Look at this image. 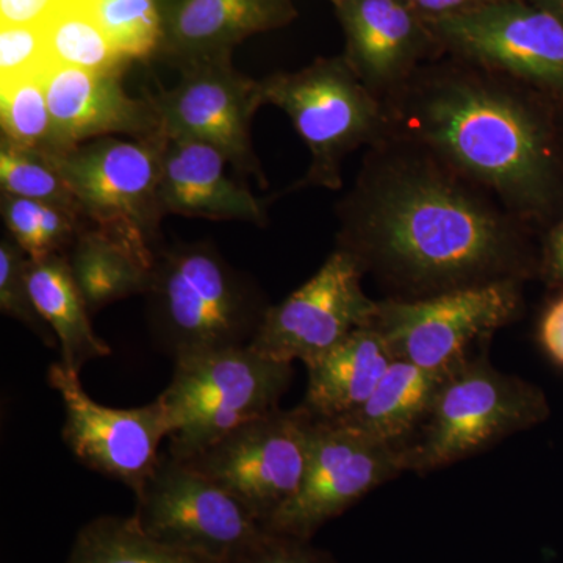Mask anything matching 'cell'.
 Here are the masks:
<instances>
[{"label": "cell", "instance_id": "cell-1", "mask_svg": "<svg viewBox=\"0 0 563 563\" xmlns=\"http://www.w3.org/2000/svg\"><path fill=\"white\" fill-rule=\"evenodd\" d=\"M336 218V250L351 254L391 299L525 282L536 272L531 225L409 141L390 136L366 150Z\"/></svg>", "mask_w": 563, "mask_h": 563}, {"label": "cell", "instance_id": "cell-2", "mask_svg": "<svg viewBox=\"0 0 563 563\" xmlns=\"http://www.w3.org/2000/svg\"><path fill=\"white\" fill-rule=\"evenodd\" d=\"M543 99L550 98L450 57L426 63L384 106L393 139L431 152L532 225L548 220L563 198V169Z\"/></svg>", "mask_w": 563, "mask_h": 563}, {"label": "cell", "instance_id": "cell-3", "mask_svg": "<svg viewBox=\"0 0 563 563\" xmlns=\"http://www.w3.org/2000/svg\"><path fill=\"white\" fill-rule=\"evenodd\" d=\"M152 340L174 362L250 346L272 303L213 243L158 247L146 291Z\"/></svg>", "mask_w": 563, "mask_h": 563}, {"label": "cell", "instance_id": "cell-4", "mask_svg": "<svg viewBox=\"0 0 563 563\" xmlns=\"http://www.w3.org/2000/svg\"><path fill=\"white\" fill-rule=\"evenodd\" d=\"M261 96L263 106L277 107L290 118L312 155L306 176L291 190H340L343 163L352 152L390 136L383 99L365 87L343 55L273 74L261 80Z\"/></svg>", "mask_w": 563, "mask_h": 563}, {"label": "cell", "instance_id": "cell-5", "mask_svg": "<svg viewBox=\"0 0 563 563\" xmlns=\"http://www.w3.org/2000/svg\"><path fill=\"white\" fill-rule=\"evenodd\" d=\"M548 415L550 406L539 387L493 368L487 354L466 357L444 379L407 446V472H433L472 457Z\"/></svg>", "mask_w": 563, "mask_h": 563}, {"label": "cell", "instance_id": "cell-6", "mask_svg": "<svg viewBox=\"0 0 563 563\" xmlns=\"http://www.w3.org/2000/svg\"><path fill=\"white\" fill-rule=\"evenodd\" d=\"M292 363L232 347L174 362L172 383L158 398L172 417L166 453L190 459L252 418L279 407Z\"/></svg>", "mask_w": 563, "mask_h": 563}, {"label": "cell", "instance_id": "cell-7", "mask_svg": "<svg viewBox=\"0 0 563 563\" xmlns=\"http://www.w3.org/2000/svg\"><path fill=\"white\" fill-rule=\"evenodd\" d=\"M165 141L162 132L131 140L106 136L46 157L88 224L155 254L165 217L158 198Z\"/></svg>", "mask_w": 563, "mask_h": 563}, {"label": "cell", "instance_id": "cell-8", "mask_svg": "<svg viewBox=\"0 0 563 563\" xmlns=\"http://www.w3.org/2000/svg\"><path fill=\"white\" fill-rule=\"evenodd\" d=\"M135 499L132 515L144 532L217 562L239 563L269 532L231 493L169 453Z\"/></svg>", "mask_w": 563, "mask_h": 563}, {"label": "cell", "instance_id": "cell-9", "mask_svg": "<svg viewBox=\"0 0 563 563\" xmlns=\"http://www.w3.org/2000/svg\"><path fill=\"white\" fill-rule=\"evenodd\" d=\"M440 51L563 102V22L531 0L428 21Z\"/></svg>", "mask_w": 563, "mask_h": 563}, {"label": "cell", "instance_id": "cell-10", "mask_svg": "<svg viewBox=\"0 0 563 563\" xmlns=\"http://www.w3.org/2000/svg\"><path fill=\"white\" fill-rule=\"evenodd\" d=\"M523 282L501 280L429 298H387L377 303L373 328L393 357L428 369H451L470 357L477 340L517 320L523 307Z\"/></svg>", "mask_w": 563, "mask_h": 563}, {"label": "cell", "instance_id": "cell-11", "mask_svg": "<svg viewBox=\"0 0 563 563\" xmlns=\"http://www.w3.org/2000/svg\"><path fill=\"white\" fill-rule=\"evenodd\" d=\"M404 472L407 462L401 448L342 421L313 417L302 483L266 529L310 540L332 518Z\"/></svg>", "mask_w": 563, "mask_h": 563}, {"label": "cell", "instance_id": "cell-12", "mask_svg": "<svg viewBox=\"0 0 563 563\" xmlns=\"http://www.w3.org/2000/svg\"><path fill=\"white\" fill-rule=\"evenodd\" d=\"M312 420L302 406L277 407L181 461L231 493L266 528L302 483Z\"/></svg>", "mask_w": 563, "mask_h": 563}, {"label": "cell", "instance_id": "cell-13", "mask_svg": "<svg viewBox=\"0 0 563 563\" xmlns=\"http://www.w3.org/2000/svg\"><path fill=\"white\" fill-rule=\"evenodd\" d=\"M79 376L62 362L47 372V383L65 407L63 440L81 465L136 495L161 462L172 417L161 398L135 409L102 406L85 391Z\"/></svg>", "mask_w": 563, "mask_h": 563}, {"label": "cell", "instance_id": "cell-14", "mask_svg": "<svg viewBox=\"0 0 563 563\" xmlns=\"http://www.w3.org/2000/svg\"><path fill=\"white\" fill-rule=\"evenodd\" d=\"M362 266L335 250L312 279L266 312L252 350L274 361L309 365L350 333L372 325L377 303L363 290Z\"/></svg>", "mask_w": 563, "mask_h": 563}, {"label": "cell", "instance_id": "cell-15", "mask_svg": "<svg viewBox=\"0 0 563 563\" xmlns=\"http://www.w3.org/2000/svg\"><path fill=\"white\" fill-rule=\"evenodd\" d=\"M180 73L172 90L150 96L163 135L210 144L236 172L266 187L251 140L252 118L263 107L261 80L233 68L232 57L191 63Z\"/></svg>", "mask_w": 563, "mask_h": 563}, {"label": "cell", "instance_id": "cell-16", "mask_svg": "<svg viewBox=\"0 0 563 563\" xmlns=\"http://www.w3.org/2000/svg\"><path fill=\"white\" fill-rule=\"evenodd\" d=\"M344 60L377 98L401 90L440 51L428 21L409 0H342Z\"/></svg>", "mask_w": 563, "mask_h": 563}, {"label": "cell", "instance_id": "cell-17", "mask_svg": "<svg viewBox=\"0 0 563 563\" xmlns=\"http://www.w3.org/2000/svg\"><path fill=\"white\" fill-rule=\"evenodd\" d=\"M121 77L122 74L92 73L55 63L47 66L43 84L58 154L106 136L141 139L161 132L150 96L131 98Z\"/></svg>", "mask_w": 563, "mask_h": 563}, {"label": "cell", "instance_id": "cell-18", "mask_svg": "<svg viewBox=\"0 0 563 563\" xmlns=\"http://www.w3.org/2000/svg\"><path fill=\"white\" fill-rule=\"evenodd\" d=\"M229 165L225 155L210 144L166 136L158 184L163 214L244 221L265 228V203L229 176Z\"/></svg>", "mask_w": 563, "mask_h": 563}, {"label": "cell", "instance_id": "cell-19", "mask_svg": "<svg viewBox=\"0 0 563 563\" xmlns=\"http://www.w3.org/2000/svg\"><path fill=\"white\" fill-rule=\"evenodd\" d=\"M292 0H181L166 20L162 52L177 66L232 57L242 41L296 20Z\"/></svg>", "mask_w": 563, "mask_h": 563}, {"label": "cell", "instance_id": "cell-20", "mask_svg": "<svg viewBox=\"0 0 563 563\" xmlns=\"http://www.w3.org/2000/svg\"><path fill=\"white\" fill-rule=\"evenodd\" d=\"M395 361L373 325L350 333L342 343L306 365L307 390L301 406L321 420H340L361 409Z\"/></svg>", "mask_w": 563, "mask_h": 563}, {"label": "cell", "instance_id": "cell-21", "mask_svg": "<svg viewBox=\"0 0 563 563\" xmlns=\"http://www.w3.org/2000/svg\"><path fill=\"white\" fill-rule=\"evenodd\" d=\"M454 368L428 369L395 358L361 409L336 421L406 451Z\"/></svg>", "mask_w": 563, "mask_h": 563}, {"label": "cell", "instance_id": "cell-22", "mask_svg": "<svg viewBox=\"0 0 563 563\" xmlns=\"http://www.w3.org/2000/svg\"><path fill=\"white\" fill-rule=\"evenodd\" d=\"M155 254L87 222L68 252V261L88 312L95 314L110 303L146 295Z\"/></svg>", "mask_w": 563, "mask_h": 563}, {"label": "cell", "instance_id": "cell-23", "mask_svg": "<svg viewBox=\"0 0 563 563\" xmlns=\"http://www.w3.org/2000/svg\"><path fill=\"white\" fill-rule=\"evenodd\" d=\"M29 284L41 318L57 336L63 365L80 374L87 363L111 354L109 344L92 329L68 255L31 261Z\"/></svg>", "mask_w": 563, "mask_h": 563}, {"label": "cell", "instance_id": "cell-24", "mask_svg": "<svg viewBox=\"0 0 563 563\" xmlns=\"http://www.w3.org/2000/svg\"><path fill=\"white\" fill-rule=\"evenodd\" d=\"M66 563H222L158 542L135 517L102 515L77 533Z\"/></svg>", "mask_w": 563, "mask_h": 563}, {"label": "cell", "instance_id": "cell-25", "mask_svg": "<svg viewBox=\"0 0 563 563\" xmlns=\"http://www.w3.org/2000/svg\"><path fill=\"white\" fill-rule=\"evenodd\" d=\"M41 27L55 65L109 74L128 68L129 62L103 32L92 0H63Z\"/></svg>", "mask_w": 563, "mask_h": 563}, {"label": "cell", "instance_id": "cell-26", "mask_svg": "<svg viewBox=\"0 0 563 563\" xmlns=\"http://www.w3.org/2000/svg\"><path fill=\"white\" fill-rule=\"evenodd\" d=\"M0 211L7 232L31 261L68 255L87 221L77 211L2 192Z\"/></svg>", "mask_w": 563, "mask_h": 563}, {"label": "cell", "instance_id": "cell-27", "mask_svg": "<svg viewBox=\"0 0 563 563\" xmlns=\"http://www.w3.org/2000/svg\"><path fill=\"white\" fill-rule=\"evenodd\" d=\"M2 140L22 150L58 154L43 74L0 84Z\"/></svg>", "mask_w": 563, "mask_h": 563}, {"label": "cell", "instance_id": "cell-28", "mask_svg": "<svg viewBox=\"0 0 563 563\" xmlns=\"http://www.w3.org/2000/svg\"><path fill=\"white\" fill-rule=\"evenodd\" d=\"M92 9L114 49L129 63L162 52L166 20L157 0H92Z\"/></svg>", "mask_w": 563, "mask_h": 563}, {"label": "cell", "instance_id": "cell-29", "mask_svg": "<svg viewBox=\"0 0 563 563\" xmlns=\"http://www.w3.org/2000/svg\"><path fill=\"white\" fill-rule=\"evenodd\" d=\"M0 188L5 195L52 203L80 214L76 198L49 158L5 140H0Z\"/></svg>", "mask_w": 563, "mask_h": 563}, {"label": "cell", "instance_id": "cell-30", "mask_svg": "<svg viewBox=\"0 0 563 563\" xmlns=\"http://www.w3.org/2000/svg\"><path fill=\"white\" fill-rule=\"evenodd\" d=\"M29 265L31 257L10 235L3 236L0 242V310L7 317L24 324L46 346H58L57 336L41 318L33 302Z\"/></svg>", "mask_w": 563, "mask_h": 563}, {"label": "cell", "instance_id": "cell-31", "mask_svg": "<svg viewBox=\"0 0 563 563\" xmlns=\"http://www.w3.org/2000/svg\"><path fill=\"white\" fill-rule=\"evenodd\" d=\"M51 63L43 27H0V84L27 76H40Z\"/></svg>", "mask_w": 563, "mask_h": 563}, {"label": "cell", "instance_id": "cell-32", "mask_svg": "<svg viewBox=\"0 0 563 563\" xmlns=\"http://www.w3.org/2000/svg\"><path fill=\"white\" fill-rule=\"evenodd\" d=\"M239 563H335L331 554L310 544V540L269 531Z\"/></svg>", "mask_w": 563, "mask_h": 563}, {"label": "cell", "instance_id": "cell-33", "mask_svg": "<svg viewBox=\"0 0 563 563\" xmlns=\"http://www.w3.org/2000/svg\"><path fill=\"white\" fill-rule=\"evenodd\" d=\"M540 342L548 355L563 366V296L544 312L540 322Z\"/></svg>", "mask_w": 563, "mask_h": 563}, {"label": "cell", "instance_id": "cell-34", "mask_svg": "<svg viewBox=\"0 0 563 563\" xmlns=\"http://www.w3.org/2000/svg\"><path fill=\"white\" fill-rule=\"evenodd\" d=\"M409 2L426 21H433L479 9L496 0H409Z\"/></svg>", "mask_w": 563, "mask_h": 563}, {"label": "cell", "instance_id": "cell-35", "mask_svg": "<svg viewBox=\"0 0 563 563\" xmlns=\"http://www.w3.org/2000/svg\"><path fill=\"white\" fill-rule=\"evenodd\" d=\"M543 273L554 282H563V214L554 225L543 251Z\"/></svg>", "mask_w": 563, "mask_h": 563}, {"label": "cell", "instance_id": "cell-36", "mask_svg": "<svg viewBox=\"0 0 563 563\" xmlns=\"http://www.w3.org/2000/svg\"><path fill=\"white\" fill-rule=\"evenodd\" d=\"M531 2L550 10L563 22V0H531Z\"/></svg>", "mask_w": 563, "mask_h": 563}, {"label": "cell", "instance_id": "cell-37", "mask_svg": "<svg viewBox=\"0 0 563 563\" xmlns=\"http://www.w3.org/2000/svg\"><path fill=\"white\" fill-rule=\"evenodd\" d=\"M329 2H332L333 7H335L339 5V3L342 2V0H329Z\"/></svg>", "mask_w": 563, "mask_h": 563}]
</instances>
